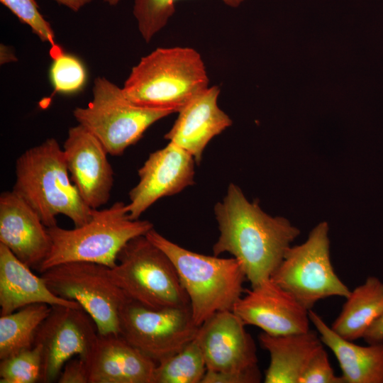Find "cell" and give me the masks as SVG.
Masks as SVG:
<instances>
[{"instance_id":"1","label":"cell","mask_w":383,"mask_h":383,"mask_svg":"<svg viewBox=\"0 0 383 383\" xmlns=\"http://www.w3.org/2000/svg\"><path fill=\"white\" fill-rule=\"evenodd\" d=\"M219 236L213 253L231 254L241 265L251 287L271 278L299 235V230L282 217H272L240 189L230 184L223 200L214 206Z\"/></svg>"},{"instance_id":"2","label":"cell","mask_w":383,"mask_h":383,"mask_svg":"<svg viewBox=\"0 0 383 383\" xmlns=\"http://www.w3.org/2000/svg\"><path fill=\"white\" fill-rule=\"evenodd\" d=\"M12 190L47 228L57 225L60 214L68 217L74 227L91 218L94 209L85 204L72 182L63 149L53 138L29 148L17 159Z\"/></svg>"},{"instance_id":"3","label":"cell","mask_w":383,"mask_h":383,"mask_svg":"<svg viewBox=\"0 0 383 383\" xmlns=\"http://www.w3.org/2000/svg\"><path fill=\"white\" fill-rule=\"evenodd\" d=\"M199 52L192 48H157L133 67L121 87L124 96L143 108L179 112L209 87Z\"/></svg>"},{"instance_id":"4","label":"cell","mask_w":383,"mask_h":383,"mask_svg":"<svg viewBox=\"0 0 383 383\" xmlns=\"http://www.w3.org/2000/svg\"><path fill=\"white\" fill-rule=\"evenodd\" d=\"M145 236L174 264L189 299L193 320L200 326L216 312L232 310L247 279L235 258L209 256L185 249L152 228Z\"/></svg>"},{"instance_id":"5","label":"cell","mask_w":383,"mask_h":383,"mask_svg":"<svg viewBox=\"0 0 383 383\" xmlns=\"http://www.w3.org/2000/svg\"><path fill=\"white\" fill-rule=\"evenodd\" d=\"M153 228L148 220L131 219L126 204L115 202L104 209H94L89 222L73 229L57 225L48 228L52 240L49 254L39 272L59 264L89 262L113 268L125 245Z\"/></svg>"},{"instance_id":"6","label":"cell","mask_w":383,"mask_h":383,"mask_svg":"<svg viewBox=\"0 0 383 383\" xmlns=\"http://www.w3.org/2000/svg\"><path fill=\"white\" fill-rule=\"evenodd\" d=\"M110 274L128 299L146 307L190 306L174 264L145 235L125 245Z\"/></svg>"},{"instance_id":"7","label":"cell","mask_w":383,"mask_h":383,"mask_svg":"<svg viewBox=\"0 0 383 383\" xmlns=\"http://www.w3.org/2000/svg\"><path fill=\"white\" fill-rule=\"evenodd\" d=\"M172 113L133 104L121 87L104 77L95 78L92 99L87 106L73 111L78 124L92 133L109 155L113 156L122 155L151 125Z\"/></svg>"},{"instance_id":"8","label":"cell","mask_w":383,"mask_h":383,"mask_svg":"<svg viewBox=\"0 0 383 383\" xmlns=\"http://www.w3.org/2000/svg\"><path fill=\"white\" fill-rule=\"evenodd\" d=\"M328 230L321 222L304 243L291 246L270 278L309 310L321 299L350 293L331 264Z\"/></svg>"},{"instance_id":"9","label":"cell","mask_w":383,"mask_h":383,"mask_svg":"<svg viewBox=\"0 0 383 383\" xmlns=\"http://www.w3.org/2000/svg\"><path fill=\"white\" fill-rule=\"evenodd\" d=\"M41 274L55 295L79 304L94 321L99 334L119 333L120 311L128 298L112 279L110 267L89 262H70Z\"/></svg>"},{"instance_id":"10","label":"cell","mask_w":383,"mask_h":383,"mask_svg":"<svg viewBox=\"0 0 383 383\" xmlns=\"http://www.w3.org/2000/svg\"><path fill=\"white\" fill-rule=\"evenodd\" d=\"M199 327L190 306L153 309L127 299L119 314V333L156 363L194 340Z\"/></svg>"},{"instance_id":"11","label":"cell","mask_w":383,"mask_h":383,"mask_svg":"<svg viewBox=\"0 0 383 383\" xmlns=\"http://www.w3.org/2000/svg\"><path fill=\"white\" fill-rule=\"evenodd\" d=\"M98 333L94 321L82 308L52 306L35 339L34 345L42 348L40 382L57 380L64 365L74 355L86 360Z\"/></svg>"},{"instance_id":"12","label":"cell","mask_w":383,"mask_h":383,"mask_svg":"<svg viewBox=\"0 0 383 383\" xmlns=\"http://www.w3.org/2000/svg\"><path fill=\"white\" fill-rule=\"evenodd\" d=\"M194 157L169 142L150 154L138 170L139 182L129 192L126 209L131 219L140 215L160 198L172 196L194 184Z\"/></svg>"},{"instance_id":"13","label":"cell","mask_w":383,"mask_h":383,"mask_svg":"<svg viewBox=\"0 0 383 383\" xmlns=\"http://www.w3.org/2000/svg\"><path fill=\"white\" fill-rule=\"evenodd\" d=\"M62 149L71 180L85 204L93 209L106 204L113 172L101 143L78 124L69 129Z\"/></svg>"},{"instance_id":"14","label":"cell","mask_w":383,"mask_h":383,"mask_svg":"<svg viewBox=\"0 0 383 383\" xmlns=\"http://www.w3.org/2000/svg\"><path fill=\"white\" fill-rule=\"evenodd\" d=\"M233 311L245 325L257 326L272 335L310 330L309 310L271 279L248 290Z\"/></svg>"},{"instance_id":"15","label":"cell","mask_w":383,"mask_h":383,"mask_svg":"<svg viewBox=\"0 0 383 383\" xmlns=\"http://www.w3.org/2000/svg\"><path fill=\"white\" fill-rule=\"evenodd\" d=\"M245 326L228 310L215 313L199 327L194 340L208 370L239 371L258 367L255 343Z\"/></svg>"},{"instance_id":"16","label":"cell","mask_w":383,"mask_h":383,"mask_svg":"<svg viewBox=\"0 0 383 383\" xmlns=\"http://www.w3.org/2000/svg\"><path fill=\"white\" fill-rule=\"evenodd\" d=\"M0 243L22 262L38 270L52 240L39 216L13 190L0 195Z\"/></svg>"},{"instance_id":"17","label":"cell","mask_w":383,"mask_h":383,"mask_svg":"<svg viewBox=\"0 0 383 383\" xmlns=\"http://www.w3.org/2000/svg\"><path fill=\"white\" fill-rule=\"evenodd\" d=\"M86 362L89 383H153L157 364L120 333H98Z\"/></svg>"},{"instance_id":"18","label":"cell","mask_w":383,"mask_h":383,"mask_svg":"<svg viewBox=\"0 0 383 383\" xmlns=\"http://www.w3.org/2000/svg\"><path fill=\"white\" fill-rule=\"evenodd\" d=\"M220 87H209L192 99L165 138L189 152L199 164L210 140L231 126V118L218 106Z\"/></svg>"},{"instance_id":"19","label":"cell","mask_w":383,"mask_h":383,"mask_svg":"<svg viewBox=\"0 0 383 383\" xmlns=\"http://www.w3.org/2000/svg\"><path fill=\"white\" fill-rule=\"evenodd\" d=\"M0 243V314L6 315L33 304L81 308L74 301L55 295L42 277Z\"/></svg>"},{"instance_id":"20","label":"cell","mask_w":383,"mask_h":383,"mask_svg":"<svg viewBox=\"0 0 383 383\" xmlns=\"http://www.w3.org/2000/svg\"><path fill=\"white\" fill-rule=\"evenodd\" d=\"M309 318L323 345L336 357L345 383H383V343L355 344L337 334L311 309Z\"/></svg>"},{"instance_id":"21","label":"cell","mask_w":383,"mask_h":383,"mask_svg":"<svg viewBox=\"0 0 383 383\" xmlns=\"http://www.w3.org/2000/svg\"><path fill=\"white\" fill-rule=\"evenodd\" d=\"M262 347L270 354L265 383H299V378L314 353L323 347L317 331L284 335L265 332L258 336Z\"/></svg>"},{"instance_id":"22","label":"cell","mask_w":383,"mask_h":383,"mask_svg":"<svg viewBox=\"0 0 383 383\" xmlns=\"http://www.w3.org/2000/svg\"><path fill=\"white\" fill-rule=\"evenodd\" d=\"M345 299L341 312L331 327L342 338L354 341L362 338L383 312V282L376 277H368Z\"/></svg>"},{"instance_id":"23","label":"cell","mask_w":383,"mask_h":383,"mask_svg":"<svg viewBox=\"0 0 383 383\" xmlns=\"http://www.w3.org/2000/svg\"><path fill=\"white\" fill-rule=\"evenodd\" d=\"M51 306L33 304L0 316V360L34 346L38 329Z\"/></svg>"},{"instance_id":"24","label":"cell","mask_w":383,"mask_h":383,"mask_svg":"<svg viewBox=\"0 0 383 383\" xmlns=\"http://www.w3.org/2000/svg\"><path fill=\"white\" fill-rule=\"evenodd\" d=\"M206 370L203 353L194 340L157 362L153 383H201Z\"/></svg>"},{"instance_id":"25","label":"cell","mask_w":383,"mask_h":383,"mask_svg":"<svg viewBox=\"0 0 383 383\" xmlns=\"http://www.w3.org/2000/svg\"><path fill=\"white\" fill-rule=\"evenodd\" d=\"M178 0H134L133 14L138 30L146 43L160 31L175 13ZM231 8L240 6L245 0H220Z\"/></svg>"},{"instance_id":"26","label":"cell","mask_w":383,"mask_h":383,"mask_svg":"<svg viewBox=\"0 0 383 383\" xmlns=\"http://www.w3.org/2000/svg\"><path fill=\"white\" fill-rule=\"evenodd\" d=\"M42 348L38 344L1 360V383H34L40 382Z\"/></svg>"},{"instance_id":"27","label":"cell","mask_w":383,"mask_h":383,"mask_svg":"<svg viewBox=\"0 0 383 383\" xmlns=\"http://www.w3.org/2000/svg\"><path fill=\"white\" fill-rule=\"evenodd\" d=\"M51 55L53 60L50 77L54 92L70 94L80 91L87 80L86 70L81 60L61 49L51 52Z\"/></svg>"},{"instance_id":"28","label":"cell","mask_w":383,"mask_h":383,"mask_svg":"<svg viewBox=\"0 0 383 383\" xmlns=\"http://www.w3.org/2000/svg\"><path fill=\"white\" fill-rule=\"evenodd\" d=\"M22 23L28 25L32 32L41 41L48 43L52 50L60 48L55 42V35L50 23L39 11L35 0H0Z\"/></svg>"},{"instance_id":"29","label":"cell","mask_w":383,"mask_h":383,"mask_svg":"<svg viewBox=\"0 0 383 383\" xmlns=\"http://www.w3.org/2000/svg\"><path fill=\"white\" fill-rule=\"evenodd\" d=\"M299 383H345L343 377L335 374L328 354L322 347L311 357L304 370Z\"/></svg>"},{"instance_id":"30","label":"cell","mask_w":383,"mask_h":383,"mask_svg":"<svg viewBox=\"0 0 383 383\" xmlns=\"http://www.w3.org/2000/svg\"><path fill=\"white\" fill-rule=\"evenodd\" d=\"M262 379L259 367L239 371L206 370L201 383H258Z\"/></svg>"},{"instance_id":"31","label":"cell","mask_w":383,"mask_h":383,"mask_svg":"<svg viewBox=\"0 0 383 383\" xmlns=\"http://www.w3.org/2000/svg\"><path fill=\"white\" fill-rule=\"evenodd\" d=\"M59 383H89L88 366L80 357L70 359L64 365L57 379Z\"/></svg>"},{"instance_id":"32","label":"cell","mask_w":383,"mask_h":383,"mask_svg":"<svg viewBox=\"0 0 383 383\" xmlns=\"http://www.w3.org/2000/svg\"><path fill=\"white\" fill-rule=\"evenodd\" d=\"M362 338L367 343H383V312L372 323Z\"/></svg>"},{"instance_id":"33","label":"cell","mask_w":383,"mask_h":383,"mask_svg":"<svg viewBox=\"0 0 383 383\" xmlns=\"http://www.w3.org/2000/svg\"><path fill=\"white\" fill-rule=\"evenodd\" d=\"M57 4L63 5L70 10L77 12L93 0H53Z\"/></svg>"},{"instance_id":"34","label":"cell","mask_w":383,"mask_h":383,"mask_svg":"<svg viewBox=\"0 0 383 383\" xmlns=\"http://www.w3.org/2000/svg\"><path fill=\"white\" fill-rule=\"evenodd\" d=\"M17 58L13 52L8 46L1 44L0 46V62L1 65L16 61Z\"/></svg>"},{"instance_id":"35","label":"cell","mask_w":383,"mask_h":383,"mask_svg":"<svg viewBox=\"0 0 383 383\" xmlns=\"http://www.w3.org/2000/svg\"><path fill=\"white\" fill-rule=\"evenodd\" d=\"M104 1L110 6H116L121 1V0H104Z\"/></svg>"}]
</instances>
